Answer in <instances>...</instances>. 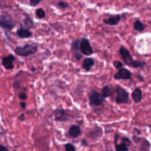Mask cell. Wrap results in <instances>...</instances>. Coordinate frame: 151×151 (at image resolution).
<instances>
[{"mask_svg":"<svg viewBox=\"0 0 151 151\" xmlns=\"http://www.w3.org/2000/svg\"><path fill=\"white\" fill-rule=\"evenodd\" d=\"M17 34L21 38H28L32 35V32L29 29L20 27L17 31Z\"/></svg>","mask_w":151,"mask_h":151,"instance_id":"17","label":"cell"},{"mask_svg":"<svg viewBox=\"0 0 151 151\" xmlns=\"http://www.w3.org/2000/svg\"><path fill=\"white\" fill-rule=\"evenodd\" d=\"M65 151H76L75 146L71 143H67L64 145Z\"/></svg>","mask_w":151,"mask_h":151,"instance_id":"23","label":"cell"},{"mask_svg":"<svg viewBox=\"0 0 151 151\" xmlns=\"http://www.w3.org/2000/svg\"><path fill=\"white\" fill-rule=\"evenodd\" d=\"M119 52L121 56L122 60L126 65L134 68H140L142 70H143L145 68L146 63L143 61L134 60L130 54V51L124 46L120 47Z\"/></svg>","mask_w":151,"mask_h":151,"instance_id":"1","label":"cell"},{"mask_svg":"<svg viewBox=\"0 0 151 151\" xmlns=\"http://www.w3.org/2000/svg\"><path fill=\"white\" fill-rule=\"evenodd\" d=\"M0 151H9V149L7 147L2 145H0Z\"/></svg>","mask_w":151,"mask_h":151,"instance_id":"28","label":"cell"},{"mask_svg":"<svg viewBox=\"0 0 151 151\" xmlns=\"http://www.w3.org/2000/svg\"><path fill=\"white\" fill-rule=\"evenodd\" d=\"M81 143L82 145H83V146H88L89 145L88 142L87 141V140L86 139H82V140H81Z\"/></svg>","mask_w":151,"mask_h":151,"instance_id":"30","label":"cell"},{"mask_svg":"<svg viewBox=\"0 0 151 151\" xmlns=\"http://www.w3.org/2000/svg\"><path fill=\"white\" fill-rule=\"evenodd\" d=\"M2 1H3V0H0V6H1V5H2Z\"/></svg>","mask_w":151,"mask_h":151,"instance_id":"33","label":"cell"},{"mask_svg":"<svg viewBox=\"0 0 151 151\" xmlns=\"http://www.w3.org/2000/svg\"><path fill=\"white\" fill-rule=\"evenodd\" d=\"M42 0H30V5L32 6H36Z\"/></svg>","mask_w":151,"mask_h":151,"instance_id":"27","label":"cell"},{"mask_svg":"<svg viewBox=\"0 0 151 151\" xmlns=\"http://www.w3.org/2000/svg\"><path fill=\"white\" fill-rule=\"evenodd\" d=\"M18 97H19V99L20 100H23V101L25 100L28 98V96L25 92H22V93H19V94L18 95Z\"/></svg>","mask_w":151,"mask_h":151,"instance_id":"26","label":"cell"},{"mask_svg":"<svg viewBox=\"0 0 151 151\" xmlns=\"http://www.w3.org/2000/svg\"><path fill=\"white\" fill-rule=\"evenodd\" d=\"M36 69H35V68L34 67H32V68H31V71H32V72H34L35 71V70Z\"/></svg>","mask_w":151,"mask_h":151,"instance_id":"32","label":"cell"},{"mask_svg":"<svg viewBox=\"0 0 151 151\" xmlns=\"http://www.w3.org/2000/svg\"><path fill=\"white\" fill-rule=\"evenodd\" d=\"M116 102L118 104H127L130 100L129 93L121 86L117 85L116 86Z\"/></svg>","mask_w":151,"mask_h":151,"instance_id":"3","label":"cell"},{"mask_svg":"<svg viewBox=\"0 0 151 151\" xmlns=\"http://www.w3.org/2000/svg\"><path fill=\"white\" fill-rule=\"evenodd\" d=\"M80 48L81 53L90 56L94 53L89 40L86 37H82L80 41Z\"/></svg>","mask_w":151,"mask_h":151,"instance_id":"7","label":"cell"},{"mask_svg":"<svg viewBox=\"0 0 151 151\" xmlns=\"http://www.w3.org/2000/svg\"><path fill=\"white\" fill-rule=\"evenodd\" d=\"M114 144L116 151H129V146L123 142H121L120 144L117 143Z\"/></svg>","mask_w":151,"mask_h":151,"instance_id":"21","label":"cell"},{"mask_svg":"<svg viewBox=\"0 0 151 151\" xmlns=\"http://www.w3.org/2000/svg\"><path fill=\"white\" fill-rule=\"evenodd\" d=\"M95 64V61L94 60L93 58H86L83 61V64H82V66L83 68L87 71H90L91 70V67Z\"/></svg>","mask_w":151,"mask_h":151,"instance_id":"16","label":"cell"},{"mask_svg":"<svg viewBox=\"0 0 151 151\" xmlns=\"http://www.w3.org/2000/svg\"><path fill=\"white\" fill-rule=\"evenodd\" d=\"M89 104L91 106H100L103 104L105 99L102 97L101 94L96 90L91 91L89 97Z\"/></svg>","mask_w":151,"mask_h":151,"instance_id":"6","label":"cell"},{"mask_svg":"<svg viewBox=\"0 0 151 151\" xmlns=\"http://www.w3.org/2000/svg\"><path fill=\"white\" fill-rule=\"evenodd\" d=\"M100 94L102 96V97L106 99V98H108V97L111 96L112 90L109 86L106 85V86H104L102 88Z\"/></svg>","mask_w":151,"mask_h":151,"instance_id":"19","label":"cell"},{"mask_svg":"<svg viewBox=\"0 0 151 151\" xmlns=\"http://www.w3.org/2000/svg\"><path fill=\"white\" fill-rule=\"evenodd\" d=\"M132 140L137 146L139 151H150V143L145 137H139L137 135L132 136Z\"/></svg>","mask_w":151,"mask_h":151,"instance_id":"5","label":"cell"},{"mask_svg":"<svg viewBox=\"0 0 151 151\" xmlns=\"http://www.w3.org/2000/svg\"><path fill=\"white\" fill-rule=\"evenodd\" d=\"M103 134V130L100 127L97 126H94L91 130L89 132L88 136L92 139H96L100 137Z\"/></svg>","mask_w":151,"mask_h":151,"instance_id":"14","label":"cell"},{"mask_svg":"<svg viewBox=\"0 0 151 151\" xmlns=\"http://www.w3.org/2000/svg\"><path fill=\"white\" fill-rule=\"evenodd\" d=\"M81 133L82 132L80 126L77 124H73L68 130V134L72 138H77Z\"/></svg>","mask_w":151,"mask_h":151,"instance_id":"13","label":"cell"},{"mask_svg":"<svg viewBox=\"0 0 151 151\" xmlns=\"http://www.w3.org/2000/svg\"><path fill=\"white\" fill-rule=\"evenodd\" d=\"M35 13H36L37 16L40 19H42V18H44L45 17V15H46L45 12L41 8H39L37 9V10L35 11Z\"/></svg>","mask_w":151,"mask_h":151,"instance_id":"22","label":"cell"},{"mask_svg":"<svg viewBox=\"0 0 151 151\" xmlns=\"http://www.w3.org/2000/svg\"><path fill=\"white\" fill-rule=\"evenodd\" d=\"M113 64L114 65V67L117 69V70H119L120 68H122L124 65V64L120 61H118V60H115L114 61H113Z\"/></svg>","mask_w":151,"mask_h":151,"instance_id":"24","label":"cell"},{"mask_svg":"<svg viewBox=\"0 0 151 151\" xmlns=\"http://www.w3.org/2000/svg\"><path fill=\"white\" fill-rule=\"evenodd\" d=\"M58 5L60 7H61V8H63V9H66L68 7V4L65 2H64V1H60L58 2Z\"/></svg>","mask_w":151,"mask_h":151,"instance_id":"25","label":"cell"},{"mask_svg":"<svg viewBox=\"0 0 151 151\" xmlns=\"http://www.w3.org/2000/svg\"><path fill=\"white\" fill-rule=\"evenodd\" d=\"M13 151H17V150H13Z\"/></svg>","mask_w":151,"mask_h":151,"instance_id":"34","label":"cell"},{"mask_svg":"<svg viewBox=\"0 0 151 151\" xmlns=\"http://www.w3.org/2000/svg\"><path fill=\"white\" fill-rule=\"evenodd\" d=\"M122 17L123 15L119 14L110 15L109 18H104L103 22L109 25H116L120 22Z\"/></svg>","mask_w":151,"mask_h":151,"instance_id":"12","label":"cell"},{"mask_svg":"<svg viewBox=\"0 0 151 151\" xmlns=\"http://www.w3.org/2000/svg\"><path fill=\"white\" fill-rule=\"evenodd\" d=\"M19 105L22 109H25L27 107V103L25 101H21L19 103Z\"/></svg>","mask_w":151,"mask_h":151,"instance_id":"31","label":"cell"},{"mask_svg":"<svg viewBox=\"0 0 151 151\" xmlns=\"http://www.w3.org/2000/svg\"><path fill=\"white\" fill-rule=\"evenodd\" d=\"M134 29L137 32H143L145 28H146V25L145 24L143 23L139 19H136V21L134 23Z\"/></svg>","mask_w":151,"mask_h":151,"instance_id":"20","label":"cell"},{"mask_svg":"<svg viewBox=\"0 0 151 151\" xmlns=\"http://www.w3.org/2000/svg\"><path fill=\"white\" fill-rule=\"evenodd\" d=\"M71 53L73 57L77 61H80L83 55L80 48V40L78 39H74L71 42Z\"/></svg>","mask_w":151,"mask_h":151,"instance_id":"9","label":"cell"},{"mask_svg":"<svg viewBox=\"0 0 151 151\" xmlns=\"http://www.w3.org/2000/svg\"><path fill=\"white\" fill-rule=\"evenodd\" d=\"M16 26V22L12 16L9 14L0 15V27L12 30Z\"/></svg>","mask_w":151,"mask_h":151,"instance_id":"4","label":"cell"},{"mask_svg":"<svg viewBox=\"0 0 151 151\" xmlns=\"http://www.w3.org/2000/svg\"><path fill=\"white\" fill-rule=\"evenodd\" d=\"M20 26L21 28L29 29L33 27L34 22L29 16H27L24 19L22 22L21 23Z\"/></svg>","mask_w":151,"mask_h":151,"instance_id":"18","label":"cell"},{"mask_svg":"<svg viewBox=\"0 0 151 151\" xmlns=\"http://www.w3.org/2000/svg\"><path fill=\"white\" fill-rule=\"evenodd\" d=\"M131 77L132 72L129 70L123 67L118 70V71L114 74V78L117 80L130 79Z\"/></svg>","mask_w":151,"mask_h":151,"instance_id":"10","label":"cell"},{"mask_svg":"<svg viewBox=\"0 0 151 151\" xmlns=\"http://www.w3.org/2000/svg\"><path fill=\"white\" fill-rule=\"evenodd\" d=\"M18 119L21 122H23L25 120V114L24 113L21 114L20 116H19V117H18Z\"/></svg>","mask_w":151,"mask_h":151,"instance_id":"29","label":"cell"},{"mask_svg":"<svg viewBox=\"0 0 151 151\" xmlns=\"http://www.w3.org/2000/svg\"><path fill=\"white\" fill-rule=\"evenodd\" d=\"M15 59L16 58L14 55L9 54L2 58V65L6 70H12L14 68L13 63Z\"/></svg>","mask_w":151,"mask_h":151,"instance_id":"11","label":"cell"},{"mask_svg":"<svg viewBox=\"0 0 151 151\" xmlns=\"http://www.w3.org/2000/svg\"><path fill=\"white\" fill-rule=\"evenodd\" d=\"M131 96L135 103H140L142 101L143 98L142 91L141 90L140 88L136 87L132 91Z\"/></svg>","mask_w":151,"mask_h":151,"instance_id":"15","label":"cell"},{"mask_svg":"<svg viewBox=\"0 0 151 151\" xmlns=\"http://www.w3.org/2000/svg\"><path fill=\"white\" fill-rule=\"evenodd\" d=\"M54 120L57 122H66L71 119L68 111L63 109H57L54 111Z\"/></svg>","mask_w":151,"mask_h":151,"instance_id":"8","label":"cell"},{"mask_svg":"<svg viewBox=\"0 0 151 151\" xmlns=\"http://www.w3.org/2000/svg\"><path fill=\"white\" fill-rule=\"evenodd\" d=\"M38 51V44L37 43L26 44L23 46L17 47L14 49L15 53L21 57H28L35 54Z\"/></svg>","mask_w":151,"mask_h":151,"instance_id":"2","label":"cell"}]
</instances>
